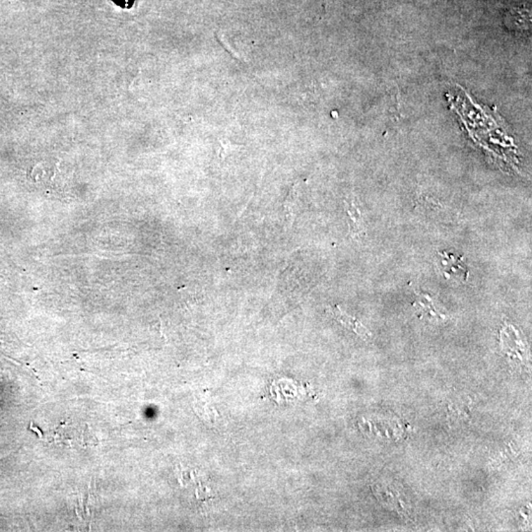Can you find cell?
Returning a JSON list of instances; mask_svg holds the SVG:
<instances>
[{"mask_svg": "<svg viewBox=\"0 0 532 532\" xmlns=\"http://www.w3.org/2000/svg\"><path fill=\"white\" fill-rule=\"evenodd\" d=\"M441 258H440V265H441V270L442 274L448 279H458L463 280L467 279L468 270L463 261V258L461 256H456L451 253H447V251H442L440 253Z\"/></svg>", "mask_w": 532, "mask_h": 532, "instance_id": "6da1fadb", "label": "cell"}, {"mask_svg": "<svg viewBox=\"0 0 532 532\" xmlns=\"http://www.w3.org/2000/svg\"><path fill=\"white\" fill-rule=\"evenodd\" d=\"M346 213L348 215V224H349V231L351 237L354 239H360L365 236V222L362 212L358 208L354 201H346Z\"/></svg>", "mask_w": 532, "mask_h": 532, "instance_id": "7a4b0ae2", "label": "cell"}, {"mask_svg": "<svg viewBox=\"0 0 532 532\" xmlns=\"http://www.w3.org/2000/svg\"><path fill=\"white\" fill-rule=\"evenodd\" d=\"M333 317H335V319H338V321L340 322L341 324H342V326L346 327V329L354 331L355 333H357L358 335L362 336V338H371V333H369L368 329H367L366 327H365L363 324H361V322L355 319V317H350L349 315L342 312L338 306H335V307L333 308Z\"/></svg>", "mask_w": 532, "mask_h": 532, "instance_id": "3957f363", "label": "cell"}, {"mask_svg": "<svg viewBox=\"0 0 532 532\" xmlns=\"http://www.w3.org/2000/svg\"><path fill=\"white\" fill-rule=\"evenodd\" d=\"M417 301H416L415 307L419 308V312L423 313L431 317H441L439 313H437L433 304L432 299L427 294L417 293Z\"/></svg>", "mask_w": 532, "mask_h": 532, "instance_id": "277c9868", "label": "cell"}]
</instances>
